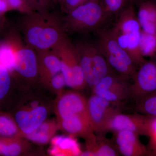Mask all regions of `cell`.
Wrapping results in <instances>:
<instances>
[{
  "mask_svg": "<svg viewBox=\"0 0 156 156\" xmlns=\"http://www.w3.org/2000/svg\"><path fill=\"white\" fill-rule=\"evenodd\" d=\"M93 133L86 139L87 151L92 156H116L119 153L113 142L106 138L104 133Z\"/></svg>",
  "mask_w": 156,
  "mask_h": 156,
  "instance_id": "obj_16",
  "label": "cell"
},
{
  "mask_svg": "<svg viewBox=\"0 0 156 156\" xmlns=\"http://www.w3.org/2000/svg\"><path fill=\"white\" fill-rule=\"evenodd\" d=\"M52 50L60 58L66 86L76 90L83 89L87 83L74 43L66 35Z\"/></svg>",
  "mask_w": 156,
  "mask_h": 156,
  "instance_id": "obj_5",
  "label": "cell"
},
{
  "mask_svg": "<svg viewBox=\"0 0 156 156\" xmlns=\"http://www.w3.org/2000/svg\"><path fill=\"white\" fill-rule=\"evenodd\" d=\"M51 146L49 153L53 156H80V145L74 136L59 135L54 136L50 140Z\"/></svg>",
  "mask_w": 156,
  "mask_h": 156,
  "instance_id": "obj_17",
  "label": "cell"
},
{
  "mask_svg": "<svg viewBox=\"0 0 156 156\" xmlns=\"http://www.w3.org/2000/svg\"><path fill=\"white\" fill-rule=\"evenodd\" d=\"M147 136L149 137V154L156 155V117H151Z\"/></svg>",
  "mask_w": 156,
  "mask_h": 156,
  "instance_id": "obj_27",
  "label": "cell"
},
{
  "mask_svg": "<svg viewBox=\"0 0 156 156\" xmlns=\"http://www.w3.org/2000/svg\"><path fill=\"white\" fill-rule=\"evenodd\" d=\"M131 84L129 80L111 73L92 88L93 94L119 107L131 98Z\"/></svg>",
  "mask_w": 156,
  "mask_h": 156,
  "instance_id": "obj_6",
  "label": "cell"
},
{
  "mask_svg": "<svg viewBox=\"0 0 156 156\" xmlns=\"http://www.w3.org/2000/svg\"><path fill=\"white\" fill-rule=\"evenodd\" d=\"M110 19L100 0H89L62 16L66 33L81 34L97 32Z\"/></svg>",
  "mask_w": 156,
  "mask_h": 156,
  "instance_id": "obj_2",
  "label": "cell"
},
{
  "mask_svg": "<svg viewBox=\"0 0 156 156\" xmlns=\"http://www.w3.org/2000/svg\"><path fill=\"white\" fill-rule=\"evenodd\" d=\"M23 137H0V155H20L28 147V144Z\"/></svg>",
  "mask_w": 156,
  "mask_h": 156,
  "instance_id": "obj_20",
  "label": "cell"
},
{
  "mask_svg": "<svg viewBox=\"0 0 156 156\" xmlns=\"http://www.w3.org/2000/svg\"><path fill=\"white\" fill-rule=\"evenodd\" d=\"M47 85L52 88L55 92H59V94H61L62 89L65 86H66L65 79L62 72L53 76Z\"/></svg>",
  "mask_w": 156,
  "mask_h": 156,
  "instance_id": "obj_28",
  "label": "cell"
},
{
  "mask_svg": "<svg viewBox=\"0 0 156 156\" xmlns=\"http://www.w3.org/2000/svg\"><path fill=\"white\" fill-rule=\"evenodd\" d=\"M48 114L46 106L35 103L31 107L17 108L12 115L24 136L41 126L47 119Z\"/></svg>",
  "mask_w": 156,
  "mask_h": 156,
  "instance_id": "obj_10",
  "label": "cell"
},
{
  "mask_svg": "<svg viewBox=\"0 0 156 156\" xmlns=\"http://www.w3.org/2000/svg\"><path fill=\"white\" fill-rule=\"evenodd\" d=\"M131 84V98L136 100L156 92V56L137 68Z\"/></svg>",
  "mask_w": 156,
  "mask_h": 156,
  "instance_id": "obj_8",
  "label": "cell"
},
{
  "mask_svg": "<svg viewBox=\"0 0 156 156\" xmlns=\"http://www.w3.org/2000/svg\"><path fill=\"white\" fill-rule=\"evenodd\" d=\"M117 17L116 21L111 27L115 31L130 35L141 31L134 5L128 4Z\"/></svg>",
  "mask_w": 156,
  "mask_h": 156,
  "instance_id": "obj_15",
  "label": "cell"
},
{
  "mask_svg": "<svg viewBox=\"0 0 156 156\" xmlns=\"http://www.w3.org/2000/svg\"><path fill=\"white\" fill-rule=\"evenodd\" d=\"M14 76L10 70L0 60V108L9 97Z\"/></svg>",
  "mask_w": 156,
  "mask_h": 156,
  "instance_id": "obj_22",
  "label": "cell"
},
{
  "mask_svg": "<svg viewBox=\"0 0 156 156\" xmlns=\"http://www.w3.org/2000/svg\"><path fill=\"white\" fill-rule=\"evenodd\" d=\"M7 21L5 14L0 12V33L2 32L6 28Z\"/></svg>",
  "mask_w": 156,
  "mask_h": 156,
  "instance_id": "obj_32",
  "label": "cell"
},
{
  "mask_svg": "<svg viewBox=\"0 0 156 156\" xmlns=\"http://www.w3.org/2000/svg\"><path fill=\"white\" fill-rule=\"evenodd\" d=\"M135 110L138 113L156 117V92L136 100Z\"/></svg>",
  "mask_w": 156,
  "mask_h": 156,
  "instance_id": "obj_23",
  "label": "cell"
},
{
  "mask_svg": "<svg viewBox=\"0 0 156 156\" xmlns=\"http://www.w3.org/2000/svg\"><path fill=\"white\" fill-rule=\"evenodd\" d=\"M12 11L15 10L22 14H26L34 11L23 0H6Z\"/></svg>",
  "mask_w": 156,
  "mask_h": 156,
  "instance_id": "obj_29",
  "label": "cell"
},
{
  "mask_svg": "<svg viewBox=\"0 0 156 156\" xmlns=\"http://www.w3.org/2000/svg\"><path fill=\"white\" fill-rule=\"evenodd\" d=\"M22 14L17 28L25 44L36 51L51 50L66 35L62 16L53 10Z\"/></svg>",
  "mask_w": 156,
  "mask_h": 156,
  "instance_id": "obj_1",
  "label": "cell"
},
{
  "mask_svg": "<svg viewBox=\"0 0 156 156\" xmlns=\"http://www.w3.org/2000/svg\"><path fill=\"white\" fill-rule=\"evenodd\" d=\"M23 137L13 115L0 111V137Z\"/></svg>",
  "mask_w": 156,
  "mask_h": 156,
  "instance_id": "obj_21",
  "label": "cell"
},
{
  "mask_svg": "<svg viewBox=\"0 0 156 156\" xmlns=\"http://www.w3.org/2000/svg\"><path fill=\"white\" fill-rule=\"evenodd\" d=\"M34 11L47 12L53 10L54 0H23Z\"/></svg>",
  "mask_w": 156,
  "mask_h": 156,
  "instance_id": "obj_26",
  "label": "cell"
},
{
  "mask_svg": "<svg viewBox=\"0 0 156 156\" xmlns=\"http://www.w3.org/2000/svg\"><path fill=\"white\" fill-rule=\"evenodd\" d=\"M59 129L73 136H80L87 139L95 133L87 114L77 115L57 120Z\"/></svg>",
  "mask_w": 156,
  "mask_h": 156,
  "instance_id": "obj_14",
  "label": "cell"
},
{
  "mask_svg": "<svg viewBox=\"0 0 156 156\" xmlns=\"http://www.w3.org/2000/svg\"><path fill=\"white\" fill-rule=\"evenodd\" d=\"M36 51L38 78L47 85L53 76L61 72V61L52 49Z\"/></svg>",
  "mask_w": 156,
  "mask_h": 156,
  "instance_id": "obj_13",
  "label": "cell"
},
{
  "mask_svg": "<svg viewBox=\"0 0 156 156\" xmlns=\"http://www.w3.org/2000/svg\"><path fill=\"white\" fill-rule=\"evenodd\" d=\"M73 43L87 85L93 87L112 73L97 41L85 40Z\"/></svg>",
  "mask_w": 156,
  "mask_h": 156,
  "instance_id": "obj_4",
  "label": "cell"
},
{
  "mask_svg": "<svg viewBox=\"0 0 156 156\" xmlns=\"http://www.w3.org/2000/svg\"><path fill=\"white\" fill-rule=\"evenodd\" d=\"M113 133L114 144L119 154L125 156H143L150 154L147 148L140 140L138 134L126 130Z\"/></svg>",
  "mask_w": 156,
  "mask_h": 156,
  "instance_id": "obj_12",
  "label": "cell"
},
{
  "mask_svg": "<svg viewBox=\"0 0 156 156\" xmlns=\"http://www.w3.org/2000/svg\"><path fill=\"white\" fill-rule=\"evenodd\" d=\"M137 7L136 13L141 30L156 34V0H146Z\"/></svg>",
  "mask_w": 156,
  "mask_h": 156,
  "instance_id": "obj_18",
  "label": "cell"
},
{
  "mask_svg": "<svg viewBox=\"0 0 156 156\" xmlns=\"http://www.w3.org/2000/svg\"><path fill=\"white\" fill-rule=\"evenodd\" d=\"M11 49L12 56V74L27 80L38 78L36 50L25 44L17 27H11L3 38Z\"/></svg>",
  "mask_w": 156,
  "mask_h": 156,
  "instance_id": "obj_3",
  "label": "cell"
},
{
  "mask_svg": "<svg viewBox=\"0 0 156 156\" xmlns=\"http://www.w3.org/2000/svg\"><path fill=\"white\" fill-rule=\"evenodd\" d=\"M140 48L141 55L144 58H151L155 56L156 34L147 33L141 30Z\"/></svg>",
  "mask_w": 156,
  "mask_h": 156,
  "instance_id": "obj_24",
  "label": "cell"
},
{
  "mask_svg": "<svg viewBox=\"0 0 156 156\" xmlns=\"http://www.w3.org/2000/svg\"><path fill=\"white\" fill-rule=\"evenodd\" d=\"M87 100L81 93L75 91L59 94L55 106L57 120L75 115L87 114Z\"/></svg>",
  "mask_w": 156,
  "mask_h": 156,
  "instance_id": "obj_11",
  "label": "cell"
},
{
  "mask_svg": "<svg viewBox=\"0 0 156 156\" xmlns=\"http://www.w3.org/2000/svg\"><path fill=\"white\" fill-rule=\"evenodd\" d=\"M128 1L130 4H132L134 6H138L140 3L146 0H128Z\"/></svg>",
  "mask_w": 156,
  "mask_h": 156,
  "instance_id": "obj_33",
  "label": "cell"
},
{
  "mask_svg": "<svg viewBox=\"0 0 156 156\" xmlns=\"http://www.w3.org/2000/svg\"><path fill=\"white\" fill-rule=\"evenodd\" d=\"M11 11H12V9L6 0H0V12L5 14Z\"/></svg>",
  "mask_w": 156,
  "mask_h": 156,
  "instance_id": "obj_31",
  "label": "cell"
},
{
  "mask_svg": "<svg viewBox=\"0 0 156 156\" xmlns=\"http://www.w3.org/2000/svg\"><path fill=\"white\" fill-rule=\"evenodd\" d=\"M89 0H62L60 4L62 10L65 14L68 13L78 6L87 2Z\"/></svg>",
  "mask_w": 156,
  "mask_h": 156,
  "instance_id": "obj_30",
  "label": "cell"
},
{
  "mask_svg": "<svg viewBox=\"0 0 156 156\" xmlns=\"http://www.w3.org/2000/svg\"><path fill=\"white\" fill-rule=\"evenodd\" d=\"M54 1H56V2H57L59 3V5L61 4V3L62 2V0H54Z\"/></svg>",
  "mask_w": 156,
  "mask_h": 156,
  "instance_id": "obj_34",
  "label": "cell"
},
{
  "mask_svg": "<svg viewBox=\"0 0 156 156\" xmlns=\"http://www.w3.org/2000/svg\"><path fill=\"white\" fill-rule=\"evenodd\" d=\"M119 112V107L95 94L87 100V115L95 133L108 131L110 121Z\"/></svg>",
  "mask_w": 156,
  "mask_h": 156,
  "instance_id": "obj_7",
  "label": "cell"
},
{
  "mask_svg": "<svg viewBox=\"0 0 156 156\" xmlns=\"http://www.w3.org/2000/svg\"><path fill=\"white\" fill-rule=\"evenodd\" d=\"M104 9L110 18L118 16L130 4L128 0H100Z\"/></svg>",
  "mask_w": 156,
  "mask_h": 156,
  "instance_id": "obj_25",
  "label": "cell"
},
{
  "mask_svg": "<svg viewBox=\"0 0 156 156\" xmlns=\"http://www.w3.org/2000/svg\"><path fill=\"white\" fill-rule=\"evenodd\" d=\"M151 117L136 113L125 114L118 112L110 121L108 131L115 132L126 130L134 132L138 135L147 136Z\"/></svg>",
  "mask_w": 156,
  "mask_h": 156,
  "instance_id": "obj_9",
  "label": "cell"
},
{
  "mask_svg": "<svg viewBox=\"0 0 156 156\" xmlns=\"http://www.w3.org/2000/svg\"><path fill=\"white\" fill-rule=\"evenodd\" d=\"M58 129L57 122L46 119L35 130L23 137L38 144H46L51 140Z\"/></svg>",
  "mask_w": 156,
  "mask_h": 156,
  "instance_id": "obj_19",
  "label": "cell"
}]
</instances>
